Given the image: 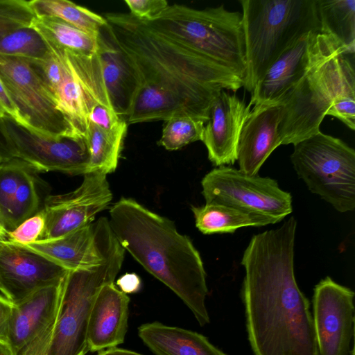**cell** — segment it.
Returning a JSON list of instances; mask_svg holds the SVG:
<instances>
[{"label":"cell","mask_w":355,"mask_h":355,"mask_svg":"<svg viewBox=\"0 0 355 355\" xmlns=\"http://www.w3.org/2000/svg\"><path fill=\"white\" fill-rule=\"evenodd\" d=\"M106 30L133 75L137 89L128 125L189 114L207 121L222 90L243 80L226 67L150 28L130 13L105 15Z\"/></svg>","instance_id":"6da1fadb"},{"label":"cell","mask_w":355,"mask_h":355,"mask_svg":"<svg viewBox=\"0 0 355 355\" xmlns=\"http://www.w3.org/2000/svg\"><path fill=\"white\" fill-rule=\"evenodd\" d=\"M297 221L254 234L244 250L242 295L254 355H319L310 303L294 273Z\"/></svg>","instance_id":"7a4b0ae2"},{"label":"cell","mask_w":355,"mask_h":355,"mask_svg":"<svg viewBox=\"0 0 355 355\" xmlns=\"http://www.w3.org/2000/svg\"><path fill=\"white\" fill-rule=\"evenodd\" d=\"M108 221L124 250L173 291L200 326L208 324L206 272L189 238L180 234L171 220L132 198L117 201L110 210Z\"/></svg>","instance_id":"3957f363"},{"label":"cell","mask_w":355,"mask_h":355,"mask_svg":"<svg viewBox=\"0 0 355 355\" xmlns=\"http://www.w3.org/2000/svg\"><path fill=\"white\" fill-rule=\"evenodd\" d=\"M245 38L243 87L252 92L270 66L304 35L320 31L316 0H239Z\"/></svg>","instance_id":"277c9868"},{"label":"cell","mask_w":355,"mask_h":355,"mask_svg":"<svg viewBox=\"0 0 355 355\" xmlns=\"http://www.w3.org/2000/svg\"><path fill=\"white\" fill-rule=\"evenodd\" d=\"M144 21L243 80L246 60L241 12L227 10L223 4L199 10L174 3L152 20Z\"/></svg>","instance_id":"5b68a950"},{"label":"cell","mask_w":355,"mask_h":355,"mask_svg":"<svg viewBox=\"0 0 355 355\" xmlns=\"http://www.w3.org/2000/svg\"><path fill=\"white\" fill-rule=\"evenodd\" d=\"M354 55L335 43L283 97L278 134L281 145L318 132L335 98L355 82Z\"/></svg>","instance_id":"8992f818"},{"label":"cell","mask_w":355,"mask_h":355,"mask_svg":"<svg viewBox=\"0 0 355 355\" xmlns=\"http://www.w3.org/2000/svg\"><path fill=\"white\" fill-rule=\"evenodd\" d=\"M102 242L103 259L99 264L69 270L63 279L47 355H85L89 351L87 332L92 303L103 286L114 282L125 254L108 221L102 225Z\"/></svg>","instance_id":"52a82bcc"},{"label":"cell","mask_w":355,"mask_h":355,"mask_svg":"<svg viewBox=\"0 0 355 355\" xmlns=\"http://www.w3.org/2000/svg\"><path fill=\"white\" fill-rule=\"evenodd\" d=\"M47 44V57L30 63L47 85L57 110L74 132L85 139L92 110L98 105L114 110L98 51L83 53Z\"/></svg>","instance_id":"ba28073f"},{"label":"cell","mask_w":355,"mask_h":355,"mask_svg":"<svg viewBox=\"0 0 355 355\" xmlns=\"http://www.w3.org/2000/svg\"><path fill=\"white\" fill-rule=\"evenodd\" d=\"M291 160L309 190L345 213L355 208V151L320 131L294 144Z\"/></svg>","instance_id":"9c48e42d"},{"label":"cell","mask_w":355,"mask_h":355,"mask_svg":"<svg viewBox=\"0 0 355 355\" xmlns=\"http://www.w3.org/2000/svg\"><path fill=\"white\" fill-rule=\"evenodd\" d=\"M201 185L206 203L227 205L268 218L274 224L293 211L291 193L268 177L251 176L235 168L221 166L207 173Z\"/></svg>","instance_id":"30bf717a"},{"label":"cell","mask_w":355,"mask_h":355,"mask_svg":"<svg viewBox=\"0 0 355 355\" xmlns=\"http://www.w3.org/2000/svg\"><path fill=\"white\" fill-rule=\"evenodd\" d=\"M0 79L23 125L50 137H80L57 110L47 85L30 62L0 55Z\"/></svg>","instance_id":"8fae6325"},{"label":"cell","mask_w":355,"mask_h":355,"mask_svg":"<svg viewBox=\"0 0 355 355\" xmlns=\"http://www.w3.org/2000/svg\"><path fill=\"white\" fill-rule=\"evenodd\" d=\"M0 132L14 157L23 160L36 172L71 175L88 173L89 154L84 138L47 136L10 118L0 120Z\"/></svg>","instance_id":"7c38bea8"},{"label":"cell","mask_w":355,"mask_h":355,"mask_svg":"<svg viewBox=\"0 0 355 355\" xmlns=\"http://www.w3.org/2000/svg\"><path fill=\"white\" fill-rule=\"evenodd\" d=\"M112 199L107 175L100 172L86 173L74 191L46 198L42 209L45 227L40 240L59 238L92 223Z\"/></svg>","instance_id":"4fadbf2b"},{"label":"cell","mask_w":355,"mask_h":355,"mask_svg":"<svg viewBox=\"0 0 355 355\" xmlns=\"http://www.w3.org/2000/svg\"><path fill=\"white\" fill-rule=\"evenodd\" d=\"M354 293L329 277L315 285L313 320L319 355H349L354 336Z\"/></svg>","instance_id":"5bb4252c"},{"label":"cell","mask_w":355,"mask_h":355,"mask_svg":"<svg viewBox=\"0 0 355 355\" xmlns=\"http://www.w3.org/2000/svg\"><path fill=\"white\" fill-rule=\"evenodd\" d=\"M335 43L333 39L320 31L302 36L270 66L251 92L250 104L278 105Z\"/></svg>","instance_id":"9a60e30c"},{"label":"cell","mask_w":355,"mask_h":355,"mask_svg":"<svg viewBox=\"0 0 355 355\" xmlns=\"http://www.w3.org/2000/svg\"><path fill=\"white\" fill-rule=\"evenodd\" d=\"M68 270L24 246L3 240L0 292L16 304L35 291L60 284Z\"/></svg>","instance_id":"2e32d148"},{"label":"cell","mask_w":355,"mask_h":355,"mask_svg":"<svg viewBox=\"0 0 355 355\" xmlns=\"http://www.w3.org/2000/svg\"><path fill=\"white\" fill-rule=\"evenodd\" d=\"M252 105L222 90L215 98L205 123L202 141L216 166L233 164L241 130Z\"/></svg>","instance_id":"e0dca14e"},{"label":"cell","mask_w":355,"mask_h":355,"mask_svg":"<svg viewBox=\"0 0 355 355\" xmlns=\"http://www.w3.org/2000/svg\"><path fill=\"white\" fill-rule=\"evenodd\" d=\"M279 105H256L248 114L240 132L236 161L241 172L256 175L274 151L281 145L278 126Z\"/></svg>","instance_id":"ac0fdd59"},{"label":"cell","mask_w":355,"mask_h":355,"mask_svg":"<svg viewBox=\"0 0 355 355\" xmlns=\"http://www.w3.org/2000/svg\"><path fill=\"white\" fill-rule=\"evenodd\" d=\"M130 298L114 282L103 286L92 303L87 324L88 350L101 352L123 343Z\"/></svg>","instance_id":"d6986e66"},{"label":"cell","mask_w":355,"mask_h":355,"mask_svg":"<svg viewBox=\"0 0 355 355\" xmlns=\"http://www.w3.org/2000/svg\"><path fill=\"white\" fill-rule=\"evenodd\" d=\"M62 282L40 289L13 304L7 336L13 355H21L27 345L55 321Z\"/></svg>","instance_id":"ffe728a7"},{"label":"cell","mask_w":355,"mask_h":355,"mask_svg":"<svg viewBox=\"0 0 355 355\" xmlns=\"http://www.w3.org/2000/svg\"><path fill=\"white\" fill-rule=\"evenodd\" d=\"M102 221L100 218L59 238L39 240L24 247L34 251L67 270L88 268L103 259Z\"/></svg>","instance_id":"44dd1931"},{"label":"cell","mask_w":355,"mask_h":355,"mask_svg":"<svg viewBox=\"0 0 355 355\" xmlns=\"http://www.w3.org/2000/svg\"><path fill=\"white\" fill-rule=\"evenodd\" d=\"M97 51L110 98L116 114L125 121L135 99L136 80L121 53L109 35L105 38L103 30L97 37Z\"/></svg>","instance_id":"7402d4cb"},{"label":"cell","mask_w":355,"mask_h":355,"mask_svg":"<svg viewBox=\"0 0 355 355\" xmlns=\"http://www.w3.org/2000/svg\"><path fill=\"white\" fill-rule=\"evenodd\" d=\"M138 334L156 355H227L200 334L159 322L142 324Z\"/></svg>","instance_id":"603a6c76"},{"label":"cell","mask_w":355,"mask_h":355,"mask_svg":"<svg viewBox=\"0 0 355 355\" xmlns=\"http://www.w3.org/2000/svg\"><path fill=\"white\" fill-rule=\"evenodd\" d=\"M196 226L204 234L233 233L243 227H261L273 222L268 218L218 204L192 207Z\"/></svg>","instance_id":"cb8c5ba5"},{"label":"cell","mask_w":355,"mask_h":355,"mask_svg":"<svg viewBox=\"0 0 355 355\" xmlns=\"http://www.w3.org/2000/svg\"><path fill=\"white\" fill-rule=\"evenodd\" d=\"M320 32L349 54L355 51V0H316Z\"/></svg>","instance_id":"d4e9b609"},{"label":"cell","mask_w":355,"mask_h":355,"mask_svg":"<svg viewBox=\"0 0 355 355\" xmlns=\"http://www.w3.org/2000/svg\"><path fill=\"white\" fill-rule=\"evenodd\" d=\"M127 127L124 121L114 130H105L89 123L85 137L89 154L88 173L100 172L107 175L116 170Z\"/></svg>","instance_id":"484cf974"},{"label":"cell","mask_w":355,"mask_h":355,"mask_svg":"<svg viewBox=\"0 0 355 355\" xmlns=\"http://www.w3.org/2000/svg\"><path fill=\"white\" fill-rule=\"evenodd\" d=\"M28 3L37 18H58L94 37L107 24L104 17L67 0H32Z\"/></svg>","instance_id":"4316f807"},{"label":"cell","mask_w":355,"mask_h":355,"mask_svg":"<svg viewBox=\"0 0 355 355\" xmlns=\"http://www.w3.org/2000/svg\"><path fill=\"white\" fill-rule=\"evenodd\" d=\"M33 27L46 42L60 48L83 53L97 52L98 37H92L58 18H37Z\"/></svg>","instance_id":"83f0119b"},{"label":"cell","mask_w":355,"mask_h":355,"mask_svg":"<svg viewBox=\"0 0 355 355\" xmlns=\"http://www.w3.org/2000/svg\"><path fill=\"white\" fill-rule=\"evenodd\" d=\"M49 52L47 42L33 26L14 31L0 40V55L2 56L33 62L46 58Z\"/></svg>","instance_id":"f1b7e54d"},{"label":"cell","mask_w":355,"mask_h":355,"mask_svg":"<svg viewBox=\"0 0 355 355\" xmlns=\"http://www.w3.org/2000/svg\"><path fill=\"white\" fill-rule=\"evenodd\" d=\"M205 121L189 114H178L165 121L158 145L176 150L201 141Z\"/></svg>","instance_id":"f546056e"},{"label":"cell","mask_w":355,"mask_h":355,"mask_svg":"<svg viewBox=\"0 0 355 355\" xmlns=\"http://www.w3.org/2000/svg\"><path fill=\"white\" fill-rule=\"evenodd\" d=\"M30 167L17 157L3 161L0 164V222L5 229L19 185Z\"/></svg>","instance_id":"4dcf8cb0"},{"label":"cell","mask_w":355,"mask_h":355,"mask_svg":"<svg viewBox=\"0 0 355 355\" xmlns=\"http://www.w3.org/2000/svg\"><path fill=\"white\" fill-rule=\"evenodd\" d=\"M37 19L24 0H0V40L17 29L33 26Z\"/></svg>","instance_id":"1f68e13d"},{"label":"cell","mask_w":355,"mask_h":355,"mask_svg":"<svg viewBox=\"0 0 355 355\" xmlns=\"http://www.w3.org/2000/svg\"><path fill=\"white\" fill-rule=\"evenodd\" d=\"M44 227L45 216L41 209L8 232L6 241L21 246L27 245L41 239Z\"/></svg>","instance_id":"d6a6232c"},{"label":"cell","mask_w":355,"mask_h":355,"mask_svg":"<svg viewBox=\"0 0 355 355\" xmlns=\"http://www.w3.org/2000/svg\"><path fill=\"white\" fill-rule=\"evenodd\" d=\"M327 115L338 119L349 129L355 130V82L347 85L335 98Z\"/></svg>","instance_id":"836d02e7"},{"label":"cell","mask_w":355,"mask_h":355,"mask_svg":"<svg viewBox=\"0 0 355 355\" xmlns=\"http://www.w3.org/2000/svg\"><path fill=\"white\" fill-rule=\"evenodd\" d=\"M130 14L139 20L150 21L168 6L165 0H125Z\"/></svg>","instance_id":"e575fe53"},{"label":"cell","mask_w":355,"mask_h":355,"mask_svg":"<svg viewBox=\"0 0 355 355\" xmlns=\"http://www.w3.org/2000/svg\"><path fill=\"white\" fill-rule=\"evenodd\" d=\"M89 121V123H92L103 130H112L125 121L121 119L114 110L106 106L98 105L91 112Z\"/></svg>","instance_id":"d590c367"},{"label":"cell","mask_w":355,"mask_h":355,"mask_svg":"<svg viewBox=\"0 0 355 355\" xmlns=\"http://www.w3.org/2000/svg\"><path fill=\"white\" fill-rule=\"evenodd\" d=\"M54 322L55 321L30 342L24 348L21 355H47Z\"/></svg>","instance_id":"8d00e7d4"},{"label":"cell","mask_w":355,"mask_h":355,"mask_svg":"<svg viewBox=\"0 0 355 355\" xmlns=\"http://www.w3.org/2000/svg\"><path fill=\"white\" fill-rule=\"evenodd\" d=\"M10 118L21 124L18 111L0 79V120Z\"/></svg>","instance_id":"74e56055"},{"label":"cell","mask_w":355,"mask_h":355,"mask_svg":"<svg viewBox=\"0 0 355 355\" xmlns=\"http://www.w3.org/2000/svg\"><path fill=\"white\" fill-rule=\"evenodd\" d=\"M12 306V302L4 295H0V341L6 343Z\"/></svg>","instance_id":"f35d334b"},{"label":"cell","mask_w":355,"mask_h":355,"mask_svg":"<svg viewBox=\"0 0 355 355\" xmlns=\"http://www.w3.org/2000/svg\"><path fill=\"white\" fill-rule=\"evenodd\" d=\"M119 290L125 294L135 293L141 286L140 277L135 273H125L116 281Z\"/></svg>","instance_id":"ab89813d"},{"label":"cell","mask_w":355,"mask_h":355,"mask_svg":"<svg viewBox=\"0 0 355 355\" xmlns=\"http://www.w3.org/2000/svg\"><path fill=\"white\" fill-rule=\"evenodd\" d=\"M97 355H142L134 351L112 347L101 351Z\"/></svg>","instance_id":"60d3db41"},{"label":"cell","mask_w":355,"mask_h":355,"mask_svg":"<svg viewBox=\"0 0 355 355\" xmlns=\"http://www.w3.org/2000/svg\"><path fill=\"white\" fill-rule=\"evenodd\" d=\"M0 155L3 161L10 159L14 157L10 149L7 145L3 137L0 132Z\"/></svg>","instance_id":"b9f144b4"},{"label":"cell","mask_w":355,"mask_h":355,"mask_svg":"<svg viewBox=\"0 0 355 355\" xmlns=\"http://www.w3.org/2000/svg\"><path fill=\"white\" fill-rule=\"evenodd\" d=\"M0 355H13L9 345L1 341H0Z\"/></svg>","instance_id":"7bdbcfd3"},{"label":"cell","mask_w":355,"mask_h":355,"mask_svg":"<svg viewBox=\"0 0 355 355\" xmlns=\"http://www.w3.org/2000/svg\"><path fill=\"white\" fill-rule=\"evenodd\" d=\"M7 233H8L7 231L6 230V229L3 227V226L2 225V224L0 222V239L6 240Z\"/></svg>","instance_id":"ee69618b"},{"label":"cell","mask_w":355,"mask_h":355,"mask_svg":"<svg viewBox=\"0 0 355 355\" xmlns=\"http://www.w3.org/2000/svg\"><path fill=\"white\" fill-rule=\"evenodd\" d=\"M2 162H3V160L2 157H1V156L0 155V164H1Z\"/></svg>","instance_id":"f6af8a7d"},{"label":"cell","mask_w":355,"mask_h":355,"mask_svg":"<svg viewBox=\"0 0 355 355\" xmlns=\"http://www.w3.org/2000/svg\"><path fill=\"white\" fill-rule=\"evenodd\" d=\"M2 241H3V240H1V239H0V247H1V245Z\"/></svg>","instance_id":"bcb514c9"}]
</instances>
